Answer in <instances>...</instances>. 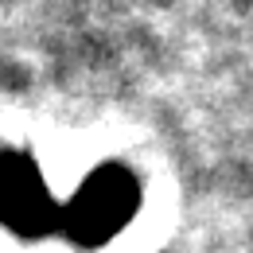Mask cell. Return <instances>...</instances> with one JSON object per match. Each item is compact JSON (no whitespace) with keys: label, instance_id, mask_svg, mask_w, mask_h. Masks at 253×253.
Masks as SVG:
<instances>
[{"label":"cell","instance_id":"obj_1","mask_svg":"<svg viewBox=\"0 0 253 253\" xmlns=\"http://www.w3.org/2000/svg\"><path fill=\"white\" fill-rule=\"evenodd\" d=\"M136 179L125 168H105L94 175L86 191L78 195V203L63 214V226L78 238V242H105L117 226H125L136 211Z\"/></svg>","mask_w":253,"mask_h":253}]
</instances>
